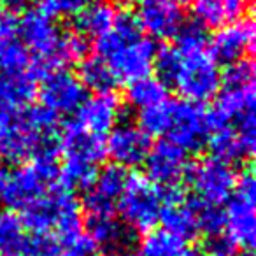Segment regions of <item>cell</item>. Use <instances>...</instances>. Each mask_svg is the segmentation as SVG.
<instances>
[{
  "label": "cell",
  "instance_id": "4dcf8cb0",
  "mask_svg": "<svg viewBox=\"0 0 256 256\" xmlns=\"http://www.w3.org/2000/svg\"><path fill=\"white\" fill-rule=\"evenodd\" d=\"M168 102L160 104V106L150 107V109H144L137 112V121L139 124L137 126L142 130L148 136H164L165 128H167V120H168Z\"/></svg>",
  "mask_w": 256,
  "mask_h": 256
},
{
  "label": "cell",
  "instance_id": "2e32d148",
  "mask_svg": "<svg viewBox=\"0 0 256 256\" xmlns=\"http://www.w3.org/2000/svg\"><path fill=\"white\" fill-rule=\"evenodd\" d=\"M146 178L162 188H168L179 182L188 172V153L174 146L168 140L151 146L146 158Z\"/></svg>",
  "mask_w": 256,
  "mask_h": 256
},
{
  "label": "cell",
  "instance_id": "30bf717a",
  "mask_svg": "<svg viewBox=\"0 0 256 256\" xmlns=\"http://www.w3.org/2000/svg\"><path fill=\"white\" fill-rule=\"evenodd\" d=\"M190 186L196 196V202L221 206L232 196L237 182L234 167L216 158H204L188 168Z\"/></svg>",
  "mask_w": 256,
  "mask_h": 256
},
{
  "label": "cell",
  "instance_id": "60d3db41",
  "mask_svg": "<svg viewBox=\"0 0 256 256\" xmlns=\"http://www.w3.org/2000/svg\"><path fill=\"white\" fill-rule=\"evenodd\" d=\"M188 256H207V252L204 249H195V251L188 252Z\"/></svg>",
  "mask_w": 256,
  "mask_h": 256
},
{
  "label": "cell",
  "instance_id": "7c38bea8",
  "mask_svg": "<svg viewBox=\"0 0 256 256\" xmlns=\"http://www.w3.org/2000/svg\"><path fill=\"white\" fill-rule=\"evenodd\" d=\"M40 106L56 116L78 112L86 100V88L79 78L67 68H54L42 76L39 86Z\"/></svg>",
  "mask_w": 256,
  "mask_h": 256
},
{
  "label": "cell",
  "instance_id": "ac0fdd59",
  "mask_svg": "<svg viewBox=\"0 0 256 256\" xmlns=\"http://www.w3.org/2000/svg\"><path fill=\"white\" fill-rule=\"evenodd\" d=\"M121 102L116 93H95L86 98L78 109L76 123L93 136L104 137L116 124H120Z\"/></svg>",
  "mask_w": 256,
  "mask_h": 256
},
{
  "label": "cell",
  "instance_id": "f35d334b",
  "mask_svg": "<svg viewBox=\"0 0 256 256\" xmlns=\"http://www.w3.org/2000/svg\"><path fill=\"white\" fill-rule=\"evenodd\" d=\"M28 4V0H4V6L8 8V11L11 12H18V11H23Z\"/></svg>",
  "mask_w": 256,
  "mask_h": 256
},
{
  "label": "cell",
  "instance_id": "b9f144b4",
  "mask_svg": "<svg viewBox=\"0 0 256 256\" xmlns=\"http://www.w3.org/2000/svg\"><path fill=\"white\" fill-rule=\"evenodd\" d=\"M174 2H178L179 6H184V4H188L190 0H174Z\"/></svg>",
  "mask_w": 256,
  "mask_h": 256
},
{
  "label": "cell",
  "instance_id": "f6af8a7d",
  "mask_svg": "<svg viewBox=\"0 0 256 256\" xmlns=\"http://www.w3.org/2000/svg\"><path fill=\"white\" fill-rule=\"evenodd\" d=\"M0 6H4V0H0Z\"/></svg>",
  "mask_w": 256,
  "mask_h": 256
},
{
  "label": "cell",
  "instance_id": "e0dca14e",
  "mask_svg": "<svg viewBox=\"0 0 256 256\" xmlns=\"http://www.w3.org/2000/svg\"><path fill=\"white\" fill-rule=\"evenodd\" d=\"M254 46V25L251 20H240L223 28L216 30L209 42L210 54L218 64H234L244 60L246 54L251 53Z\"/></svg>",
  "mask_w": 256,
  "mask_h": 256
},
{
  "label": "cell",
  "instance_id": "44dd1931",
  "mask_svg": "<svg viewBox=\"0 0 256 256\" xmlns=\"http://www.w3.org/2000/svg\"><path fill=\"white\" fill-rule=\"evenodd\" d=\"M252 0H193V16L200 28L220 30L244 20Z\"/></svg>",
  "mask_w": 256,
  "mask_h": 256
},
{
  "label": "cell",
  "instance_id": "8992f818",
  "mask_svg": "<svg viewBox=\"0 0 256 256\" xmlns=\"http://www.w3.org/2000/svg\"><path fill=\"white\" fill-rule=\"evenodd\" d=\"M162 206H164V188L154 184L146 176H128L123 188L118 210L132 232H151L160 221Z\"/></svg>",
  "mask_w": 256,
  "mask_h": 256
},
{
  "label": "cell",
  "instance_id": "8fae6325",
  "mask_svg": "<svg viewBox=\"0 0 256 256\" xmlns=\"http://www.w3.org/2000/svg\"><path fill=\"white\" fill-rule=\"evenodd\" d=\"M50 146H54V137L36 130L22 116V110L11 123L0 128V162L4 164H26Z\"/></svg>",
  "mask_w": 256,
  "mask_h": 256
},
{
  "label": "cell",
  "instance_id": "836d02e7",
  "mask_svg": "<svg viewBox=\"0 0 256 256\" xmlns=\"http://www.w3.org/2000/svg\"><path fill=\"white\" fill-rule=\"evenodd\" d=\"M249 82H254V67L248 58L230 64L224 74H221V84H249Z\"/></svg>",
  "mask_w": 256,
  "mask_h": 256
},
{
  "label": "cell",
  "instance_id": "74e56055",
  "mask_svg": "<svg viewBox=\"0 0 256 256\" xmlns=\"http://www.w3.org/2000/svg\"><path fill=\"white\" fill-rule=\"evenodd\" d=\"M18 112H20V110L11 109V107L6 106L4 102H0V128H4L8 123H11Z\"/></svg>",
  "mask_w": 256,
  "mask_h": 256
},
{
  "label": "cell",
  "instance_id": "5b68a950",
  "mask_svg": "<svg viewBox=\"0 0 256 256\" xmlns=\"http://www.w3.org/2000/svg\"><path fill=\"white\" fill-rule=\"evenodd\" d=\"M58 156V146H50L9 174L4 193L0 196L6 206L23 210L60 184Z\"/></svg>",
  "mask_w": 256,
  "mask_h": 256
},
{
  "label": "cell",
  "instance_id": "d4e9b609",
  "mask_svg": "<svg viewBox=\"0 0 256 256\" xmlns=\"http://www.w3.org/2000/svg\"><path fill=\"white\" fill-rule=\"evenodd\" d=\"M118 14H120L118 9L114 6H110L109 2H98V0H95L81 14L76 16L78 34H81L84 39L86 37H92V39L96 40L114 25Z\"/></svg>",
  "mask_w": 256,
  "mask_h": 256
},
{
  "label": "cell",
  "instance_id": "7a4b0ae2",
  "mask_svg": "<svg viewBox=\"0 0 256 256\" xmlns=\"http://www.w3.org/2000/svg\"><path fill=\"white\" fill-rule=\"evenodd\" d=\"M96 56L110 68L118 82H134L150 76L154 65V42L144 36L136 18L120 12L114 25L95 40Z\"/></svg>",
  "mask_w": 256,
  "mask_h": 256
},
{
  "label": "cell",
  "instance_id": "6da1fadb",
  "mask_svg": "<svg viewBox=\"0 0 256 256\" xmlns=\"http://www.w3.org/2000/svg\"><path fill=\"white\" fill-rule=\"evenodd\" d=\"M153 67L158 79L174 88L182 100L202 104L220 92V64L210 54L209 40L198 25L182 26L174 44L156 50Z\"/></svg>",
  "mask_w": 256,
  "mask_h": 256
},
{
  "label": "cell",
  "instance_id": "cb8c5ba5",
  "mask_svg": "<svg viewBox=\"0 0 256 256\" xmlns=\"http://www.w3.org/2000/svg\"><path fill=\"white\" fill-rule=\"evenodd\" d=\"M39 70L20 76H2L0 78V102H4L14 110L28 107L37 92Z\"/></svg>",
  "mask_w": 256,
  "mask_h": 256
},
{
  "label": "cell",
  "instance_id": "277c9868",
  "mask_svg": "<svg viewBox=\"0 0 256 256\" xmlns=\"http://www.w3.org/2000/svg\"><path fill=\"white\" fill-rule=\"evenodd\" d=\"M58 154H62L60 184L72 190H90L96 176V167L106 158V144L102 137L93 136L78 123H68L58 140Z\"/></svg>",
  "mask_w": 256,
  "mask_h": 256
},
{
  "label": "cell",
  "instance_id": "83f0119b",
  "mask_svg": "<svg viewBox=\"0 0 256 256\" xmlns=\"http://www.w3.org/2000/svg\"><path fill=\"white\" fill-rule=\"evenodd\" d=\"M79 81L84 88L95 93H109L116 86V78L112 76L107 64L98 56H88L79 62Z\"/></svg>",
  "mask_w": 256,
  "mask_h": 256
},
{
  "label": "cell",
  "instance_id": "ab89813d",
  "mask_svg": "<svg viewBox=\"0 0 256 256\" xmlns=\"http://www.w3.org/2000/svg\"><path fill=\"white\" fill-rule=\"evenodd\" d=\"M8 170H6L2 165H0V196L4 193V188H6V182H8Z\"/></svg>",
  "mask_w": 256,
  "mask_h": 256
},
{
  "label": "cell",
  "instance_id": "f546056e",
  "mask_svg": "<svg viewBox=\"0 0 256 256\" xmlns=\"http://www.w3.org/2000/svg\"><path fill=\"white\" fill-rule=\"evenodd\" d=\"M86 51H88V40L81 34L78 32L64 34L56 54L58 68H65V65L78 64V62L84 60Z\"/></svg>",
  "mask_w": 256,
  "mask_h": 256
},
{
  "label": "cell",
  "instance_id": "1f68e13d",
  "mask_svg": "<svg viewBox=\"0 0 256 256\" xmlns=\"http://www.w3.org/2000/svg\"><path fill=\"white\" fill-rule=\"evenodd\" d=\"M62 242L53 234L26 235L20 256H60Z\"/></svg>",
  "mask_w": 256,
  "mask_h": 256
},
{
  "label": "cell",
  "instance_id": "7bdbcfd3",
  "mask_svg": "<svg viewBox=\"0 0 256 256\" xmlns=\"http://www.w3.org/2000/svg\"><path fill=\"white\" fill-rule=\"evenodd\" d=\"M116 256H134L130 251H126V252H121V254H116Z\"/></svg>",
  "mask_w": 256,
  "mask_h": 256
},
{
  "label": "cell",
  "instance_id": "484cf974",
  "mask_svg": "<svg viewBox=\"0 0 256 256\" xmlns=\"http://www.w3.org/2000/svg\"><path fill=\"white\" fill-rule=\"evenodd\" d=\"M126 96H128V104L134 109H137V112H139V110L150 109V107L160 106V104L167 102L168 90L158 78L146 76V78L137 79V81L128 84Z\"/></svg>",
  "mask_w": 256,
  "mask_h": 256
},
{
  "label": "cell",
  "instance_id": "8d00e7d4",
  "mask_svg": "<svg viewBox=\"0 0 256 256\" xmlns=\"http://www.w3.org/2000/svg\"><path fill=\"white\" fill-rule=\"evenodd\" d=\"M60 256H100L96 246L90 240L88 237H79L76 240H72L70 244H67V248L62 249Z\"/></svg>",
  "mask_w": 256,
  "mask_h": 256
},
{
  "label": "cell",
  "instance_id": "e575fe53",
  "mask_svg": "<svg viewBox=\"0 0 256 256\" xmlns=\"http://www.w3.org/2000/svg\"><path fill=\"white\" fill-rule=\"evenodd\" d=\"M95 0H44V11L50 16H78L84 11L86 8L93 4Z\"/></svg>",
  "mask_w": 256,
  "mask_h": 256
},
{
  "label": "cell",
  "instance_id": "9a60e30c",
  "mask_svg": "<svg viewBox=\"0 0 256 256\" xmlns=\"http://www.w3.org/2000/svg\"><path fill=\"white\" fill-rule=\"evenodd\" d=\"M18 22L14 12L0 11V74L20 76L37 70L32 54L18 36Z\"/></svg>",
  "mask_w": 256,
  "mask_h": 256
},
{
  "label": "cell",
  "instance_id": "9c48e42d",
  "mask_svg": "<svg viewBox=\"0 0 256 256\" xmlns=\"http://www.w3.org/2000/svg\"><path fill=\"white\" fill-rule=\"evenodd\" d=\"M226 202L228 206L223 212L228 237L238 248L252 249L256 234V182L251 170L242 172Z\"/></svg>",
  "mask_w": 256,
  "mask_h": 256
},
{
  "label": "cell",
  "instance_id": "ffe728a7",
  "mask_svg": "<svg viewBox=\"0 0 256 256\" xmlns=\"http://www.w3.org/2000/svg\"><path fill=\"white\" fill-rule=\"evenodd\" d=\"M128 174L118 165H107L96 172L95 181L90 186L84 206L88 216L114 214V204H118L123 188L126 184Z\"/></svg>",
  "mask_w": 256,
  "mask_h": 256
},
{
  "label": "cell",
  "instance_id": "3957f363",
  "mask_svg": "<svg viewBox=\"0 0 256 256\" xmlns=\"http://www.w3.org/2000/svg\"><path fill=\"white\" fill-rule=\"evenodd\" d=\"M20 218L32 234H53L62 244L81 237V207L72 192L62 184L30 204Z\"/></svg>",
  "mask_w": 256,
  "mask_h": 256
},
{
  "label": "cell",
  "instance_id": "ba28073f",
  "mask_svg": "<svg viewBox=\"0 0 256 256\" xmlns=\"http://www.w3.org/2000/svg\"><path fill=\"white\" fill-rule=\"evenodd\" d=\"M18 36L30 54H36L39 72H50L58 68L56 54L62 40V30L53 16L44 9H32L18 22Z\"/></svg>",
  "mask_w": 256,
  "mask_h": 256
},
{
  "label": "cell",
  "instance_id": "4316f807",
  "mask_svg": "<svg viewBox=\"0 0 256 256\" xmlns=\"http://www.w3.org/2000/svg\"><path fill=\"white\" fill-rule=\"evenodd\" d=\"M134 256H188L186 242L167 230H151L140 240Z\"/></svg>",
  "mask_w": 256,
  "mask_h": 256
},
{
  "label": "cell",
  "instance_id": "5bb4252c",
  "mask_svg": "<svg viewBox=\"0 0 256 256\" xmlns=\"http://www.w3.org/2000/svg\"><path fill=\"white\" fill-rule=\"evenodd\" d=\"M151 150V137L144 134L137 124L121 123L109 132L106 142V154L121 168L137 167L144 164Z\"/></svg>",
  "mask_w": 256,
  "mask_h": 256
},
{
  "label": "cell",
  "instance_id": "603a6c76",
  "mask_svg": "<svg viewBox=\"0 0 256 256\" xmlns=\"http://www.w3.org/2000/svg\"><path fill=\"white\" fill-rule=\"evenodd\" d=\"M207 144L212 151V158L232 165L235 162H240L244 158L251 156L252 151H254L256 140L240 136L238 132H235L234 128L220 126L210 130Z\"/></svg>",
  "mask_w": 256,
  "mask_h": 256
},
{
  "label": "cell",
  "instance_id": "f1b7e54d",
  "mask_svg": "<svg viewBox=\"0 0 256 256\" xmlns=\"http://www.w3.org/2000/svg\"><path fill=\"white\" fill-rule=\"evenodd\" d=\"M25 238L22 218L12 210H0V256H20Z\"/></svg>",
  "mask_w": 256,
  "mask_h": 256
},
{
  "label": "cell",
  "instance_id": "d6986e66",
  "mask_svg": "<svg viewBox=\"0 0 256 256\" xmlns=\"http://www.w3.org/2000/svg\"><path fill=\"white\" fill-rule=\"evenodd\" d=\"M160 221L164 223V230L176 237L188 240L196 237L198 223H196L195 202L186 200L184 193L176 186L164 188V206H162Z\"/></svg>",
  "mask_w": 256,
  "mask_h": 256
},
{
  "label": "cell",
  "instance_id": "d590c367",
  "mask_svg": "<svg viewBox=\"0 0 256 256\" xmlns=\"http://www.w3.org/2000/svg\"><path fill=\"white\" fill-rule=\"evenodd\" d=\"M204 251L207 252V256H240V248L223 234L209 237Z\"/></svg>",
  "mask_w": 256,
  "mask_h": 256
},
{
  "label": "cell",
  "instance_id": "7402d4cb",
  "mask_svg": "<svg viewBox=\"0 0 256 256\" xmlns=\"http://www.w3.org/2000/svg\"><path fill=\"white\" fill-rule=\"evenodd\" d=\"M88 235L90 240L112 254L126 252L130 244L134 242L132 230L118 220L114 214H98V216H88Z\"/></svg>",
  "mask_w": 256,
  "mask_h": 256
},
{
  "label": "cell",
  "instance_id": "d6a6232c",
  "mask_svg": "<svg viewBox=\"0 0 256 256\" xmlns=\"http://www.w3.org/2000/svg\"><path fill=\"white\" fill-rule=\"evenodd\" d=\"M195 202L196 210V223H198V232H204L209 237L220 235L224 228V212L220 206H209V204Z\"/></svg>",
  "mask_w": 256,
  "mask_h": 256
},
{
  "label": "cell",
  "instance_id": "4fadbf2b",
  "mask_svg": "<svg viewBox=\"0 0 256 256\" xmlns=\"http://www.w3.org/2000/svg\"><path fill=\"white\" fill-rule=\"evenodd\" d=\"M136 22L150 37L172 39L184 26V12L174 0H139Z\"/></svg>",
  "mask_w": 256,
  "mask_h": 256
},
{
  "label": "cell",
  "instance_id": "52a82bcc",
  "mask_svg": "<svg viewBox=\"0 0 256 256\" xmlns=\"http://www.w3.org/2000/svg\"><path fill=\"white\" fill-rule=\"evenodd\" d=\"M164 136H167L168 142L181 148L184 153L202 150L210 136L209 112L200 104L188 100H170Z\"/></svg>",
  "mask_w": 256,
  "mask_h": 256
},
{
  "label": "cell",
  "instance_id": "ee69618b",
  "mask_svg": "<svg viewBox=\"0 0 256 256\" xmlns=\"http://www.w3.org/2000/svg\"><path fill=\"white\" fill-rule=\"evenodd\" d=\"M123 2H139V0H123Z\"/></svg>",
  "mask_w": 256,
  "mask_h": 256
}]
</instances>
